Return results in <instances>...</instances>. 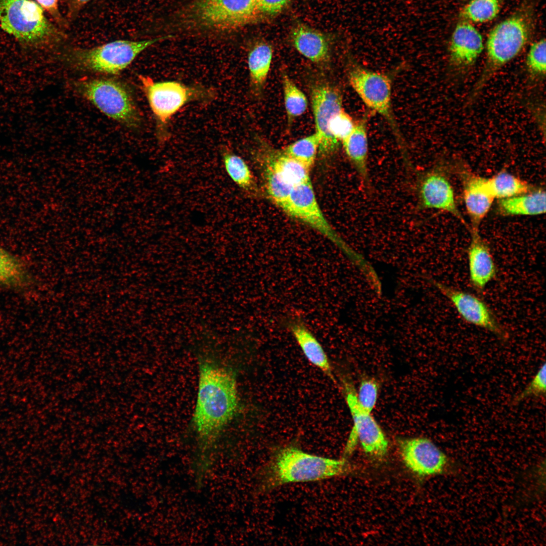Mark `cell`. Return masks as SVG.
<instances>
[{"mask_svg":"<svg viewBox=\"0 0 546 546\" xmlns=\"http://www.w3.org/2000/svg\"><path fill=\"white\" fill-rule=\"evenodd\" d=\"M311 103L315 131L320 138L318 151L325 155L334 153L340 143L329 133L328 124L332 118L343 108L340 90L327 82L314 84L310 91Z\"/></svg>","mask_w":546,"mask_h":546,"instance_id":"13","label":"cell"},{"mask_svg":"<svg viewBox=\"0 0 546 546\" xmlns=\"http://www.w3.org/2000/svg\"><path fill=\"white\" fill-rule=\"evenodd\" d=\"M342 389L353 422L343 457L347 458L351 455L359 442L365 453L370 457L379 461L383 460L388 453L389 442L382 429L371 413L360 405L356 391L350 381L343 380Z\"/></svg>","mask_w":546,"mask_h":546,"instance_id":"10","label":"cell"},{"mask_svg":"<svg viewBox=\"0 0 546 546\" xmlns=\"http://www.w3.org/2000/svg\"><path fill=\"white\" fill-rule=\"evenodd\" d=\"M355 122L342 108L332 118L328 124L330 135L340 143L352 131Z\"/></svg>","mask_w":546,"mask_h":546,"instance_id":"33","label":"cell"},{"mask_svg":"<svg viewBox=\"0 0 546 546\" xmlns=\"http://www.w3.org/2000/svg\"><path fill=\"white\" fill-rule=\"evenodd\" d=\"M291 40L296 50L311 62L323 64L329 60L330 42L321 32L306 25H298L292 30Z\"/></svg>","mask_w":546,"mask_h":546,"instance_id":"21","label":"cell"},{"mask_svg":"<svg viewBox=\"0 0 546 546\" xmlns=\"http://www.w3.org/2000/svg\"><path fill=\"white\" fill-rule=\"evenodd\" d=\"M352 469L347 458L321 457L288 444L276 449L260 470L259 489L268 491L289 483L321 481L348 474Z\"/></svg>","mask_w":546,"mask_h":546,"instance_id":"2","label":"cell"},{"mask_svg":"<svg viewBox=\"0 0 546 546\" xmlns=\"http://www.w3.org/2000/svg\"><path fill=\"white\" fill-rule=\"evenodd\" d=\"M40 7L48 11L54 18L60 21L61 16L58 9V0H36Z\"/></svg>","mask_w":546,"mask_h":546,"instance_id":"37","label":"cell"},{"mask_svg":"<svg viewBox=\"0 0 546 546\" xmlns=\"http://www.w3.org/2000/svg\"><path fill=\"white\" fill-rule=\"evenodd\" d=\"M470 232L471 241L467 250L469 282L474 290L482 293L495 279L497 267L490 247L478 229L471 227Z\"/></svg>","mask_w":546,"mask_h":546,"instance_id":"17","label":"cell"},{"mask_svg":"<svg viewBox=\"0 0 546 546\" xmlns=\"http://www.w3.org/2000/svg\"><path fill=\"white\" fill-rule=\"evenodd\" d=\"M467 323L488 331L503 340L509 335L488 304L475 294L431 280Z\"/></svg>","mask_w":546,"mask_h":546,"instance_id":"12","label":"cell"},{"mask_svg":"<svg viewBox=\"0 0 546 546\" xmlns=\"http://www.w3.org/2000/svg\"><path fill=\"white\" fill-rule=\"evenodd\" d=\"M0 26L27 43L43 42L57 34L44 15L43 9L32 0H0Z\"/></svg>","mask_w":546,"mask_h":546,"instance_id":"9","label":"cell"},{"mask_svg":"<svg viewBox=\"0 0 546 546\" xmlns=\"http://www.w3.org/2000/svg\"><path fill=\"white\" fill-rule=\"evenodd\" d=\"M280 208L328 238L366 275L372 271L369 263L346 243L328 222L318 204L311 181L295 187Z\"/></svg>","mask_w":546,"mask_h":546,"instance_id":"6","label":"cell"},{"mask_svg":"<svg viewBox=\"0 0 546 546\" xmlns=\"http://www.w3.org/2000/svg\"><path fill=\"white\" fill-rule=\"evenodd\" d=\"M69 12L71 14L76 13L90 0H66Z\"/></svg>","mask_w":546,"mask_h":546,"instance_id":"38","label":"cell"},{"mask_svg":"<svg viewBox=\"0 0 546 546\" xmlns=\"http://www.w3.org/2000/svg\"><path fill=\"white\" fill-rule=\"evenodd\" d=\"M486 183L494 198L498 200L517 196L534 189L526 181L506 171L486 178Z\"/></svg>","mask_w":546,"mask_h":546,"instance_id":"26","label":"cell"},{"mask_svg":"<svg viewBox=\"0 0 546 546\" xmlns=\"http://www.w3.org/2000/svg\"><path fill=\"white\" fill-rule=\"evenodd\" d=\"M545 374V363L544 362L526 388L514 397L513 403L517 404L532 396L544 395L546 389Z\"/></svg>","mask_w":546,"mask_h":546,"instance_id":"35","label":"cell"},{"mask_svg":"<svg viewBox=\"0 0 546 546\" xmlns=\"http://www.w3.org/2000/svg\"><path fill=\"white\" fill-rule=\"evenodd\" d=\"M29 282V277L24 264L0 246V285L21 288Z\"/></svg>","mask_w":546,"mask_h":546,"instance_id":"25","label":"cell"},{"mask_svg":"<svg viewBox=\"0 0 546 546\" xmlns=\"http://www.w3.org/2000/svg\"><path fill=\"white\" fill-rule=\"evenodd\" d=\"M290 0H258L260 13L275 14L282 11Z\"/></svg>","mask_w":546,"mask_h":546,"instance_id":"36","label":"cell"},{"mask_svg":"<svg viewBox=\"0 0 546 546\" xmlns=\"http://www.w3.org/2000/svg\"><path fill=\"white\" fill-rule=\"evenodd\" d=\"M367 119V116H365L359 121H356L351 132L341 144L360 181L365 187L369 188L370 186V178L368 167Z\"/></svg>","mask_w":546,"mask_h":546,"instance_id":"19","label":"cell"},{"mask_svg":"<svg viewBox=\"0 0 546 546\" xmlns=\"http://www.w3.org/2000/svg\"><path fill=\"white\" fill-rule=\"evenodd\" d=\"M264 174L267 194L273 202L281 207L294 188L284 183L266 166Z\"/></svg>","mask_w":546,"mask_h":546,"instance_id":"32","label":"cell"},{"mask_svg":"<svg viewBox=\"0 0 546 546\" xmlns=\"http://www.w3.org/2000/svg\"><path fill=\"white\" fill-rule=\"evenodd\" d=\"M483 48L480 32L470 22L462 20L456 25L450 37V67L456 73L465 74L475 65Z\"/></svg>","mask_w":546,"mask_h":546,"instance_id":"16","label":"cell"},{"mask_svg":"<svg viewBox=\"0 0 546 546\" xmlns=\"http://www.w3.org/2000/svg\"><path fill=\"white\" fill-rule=\"evenodd\" d=\"M287 324L307 359L334 381L332 368L324 349L303 321L295 317L289 320Z\"/></svg>","mask_w":546,"mask_h":546,"instance_id":"20","label":"cell"},{"mask_svg":"<svg viewBox=\"0 0 546 546\" xmlns=\"http://www.w3.org/2000/svg\"><path fill=\"white\" fill-rule=\"evenodd\" d=\"M221 155L225 170L231 179L243 190L252 191L254 179L245 160L225 146L221 148Z\"/></svg>","mask_w":546,"mask_h":546,"instance_id":"27","label":"cell"},{"mask_svg":"<svg viewBox=\"0 0 546 546\" xmlns=\"http://www.w3.org/2000/svg\"><path fill=\"white\" fill-rule=\"evenodd\" d=\"M462 178L464 203L472 228L478 229L495 199L489 190L486 178L468 170L462 173Z\"/></svg>","mask_w":546,"mask_h":546,"instance_id":"18","label":"cell"},{"mask_svg":"<svg viewBox=\"0 0 546 546\" xmlns=\"http://www.w3.org/2000/svg\"><path fill=\"white\" fill-rule=\"evenodd\" d=\"M282 81L285 110L288 121L291 123L305 112L308 101L305 94L285 72L282 73Z\"/></svg>","mask_w":546,"mask_h":546,"instance_id":"29","label":"cell"},{"mask_svg":"<svg viewBox=\"0 0 546 546\" xmlns=\"http://www.w3.org/2000/svg\"><path fill=\"white\" fill-rule=\"evenodd\" d=\"M139 78L154 115L157 138L162 144L169 139L171 119L180 109L191 103L210 102L216 96L214 89L202 85L156 81L143 75Z\"/></svg>","mask_w":546,"mask_h":546,"instance_id":"4","label":"cell"},{"mask_svg":"<svg viewBox=\"0 0 546 546\" xmlns=\"http://www.w3.org/2000/svg\"><path fill=\"white\" fill-rule=\"evenodd\" d=\"M260 14L258 0H194L183 20L194 28L226 32L254 22Z\"/></svg>","mask_w":546,"mask_h":546,"instance_id":"5","label":"cell"},{"mask_svg":"<svg viewBox=\"0 0 546 546\" xmlns=\"http://www.w3.org/2000/svg\"><path fill=\"white\" fill-rule=\"evenodd\" d=\"M416 187L420 209L446 212L467 224L457 205L449 179L441 166L435 167L421 174Z\"/></svg>","mask_w":546,"mask_h":546,"instance_id":"14","label":"cell"},{"mask_svg":"<svg viewBox=\"0 0 546 546\" xmlns=\"http://www.w3.org/2000/svg\"><path fill=\"white\" fill-rule=\"evenodd\" d=\"M79 92L101 112L129 127H136L141 117L126 86L116 80L90 78L77 84Z\"/></svg>","mask_w":546,"mask_h":546,"instance_id":"8","label":"cell"},{"mask_svg":"<svg viewBox=\"0 0 546 546\" xmlns=\"http://www.w3.org/2000/svg\"><path fill=\"white\" fill-rule=\"evenodd\" d=\"M168 37L140 41L117 40L93 48L75 50L71 52L69 59L81 69L115 74L126 68L144 50Z\"/></svg>","mask_w":546,"mask_h":546,"instance_id":"7","label":"cell"},{"mask_svg":"<svg viewBox=\"0 0 546 546\" xmlns=\"http://www.w3.org/2000/svg\"><path fill=\"white\" fill-rule=\"evenodd\" d=\"M535 10L534 0H524L512 15L490 30L485 64L467 97L466 105L473 103L496 72L524 48L533 32Z\"/></svg>","mask_w":546,"mask_h":546,"instance_id":"3","label":"cell"},{"mask_svg":"<svg viewBox=\"0 0 546 546\" xmlns=\"http://www.w3.org/2000/svg\"><path fill=\"white\" fill-rule=\"evenodd\" d=\"M347 77L349 84L361 101L369 109L388 122L401 145L403 141L392 109L391 76L352 63L349 68Z\"/></svg>","mask_w":546,"mask_h":546,"instance_id":"11","label":"cell"},{"mask_svg":"<svg viewBox=\"0 0 546 546\" xmlns=\"http://www.w3.org/2000/svg\"><path fill=\"white\" fill-rule=\"evenodd\" d=\"M497 210L507 216L537 215L545 212V192L542 188L510 198L499 199Z\"/></svg>","mask_w":546,"mask_h":546,"instance_id":"22","label":"cell"},{"mask_svg":"<svg viewBox=\"0 0 546 546\" xmlns=\"http://www.w3.org/2000/svg\"><path fill=\"white\" fill-rule=\"evenodd\" d=\"M502 2V0H471L461 8L460 17L470 23L489 22L499 13Z\"/></svg>","mask_w":546,"mask_h":546,"instance_id":"28","label":"cell"},{"mask_svg":"<svg viewBox=\"0 0 546 546\" xmlns=\"http://www.w3.org/2000/svg\"><path fill=\"white\" fill-rule=\"evenodd\" d=\"M238 407L233 373L213 362L202 361L194 423L203 448L209 447L215 441Z\"/></svg>","mask_w":546,"mask_h":546,"instance_id":"1","label":"cell"},{"mask_svg":"<svg viewBox=\"0 0 546 546\" xmlns=\"http://www.w3.org/2000/svg\"><path fill=\"white\" fill-rule=\"evenodd\" d=\"M545 40L541 38L532 43L526 58V67L533 79L544 77L546 72Z\"/></svg>","mask_w":546,"mask_h":546,"instance_id":"31","label":"cell"},{"mask_svg":"<svg viewBox=\"0 0 546 546\" xmlns=\"http://www.w3.org/2000/svg\"><path fill=\"white\" fill-rule=\"evenodd\" d=\"M379 386L373 378H365L360 381L357 398L361 406L366 411L372 413L378 397Z\"/></svg>","mask_w":546,"mask_h":546,"instance_id":"34","label":"cell"},{"mask_svg":"<svg viewBox=\"0 0 546 546\" xmlns=\"http://www.w3.org/2000/svg\"><path fill=\"white\" fill-rule=\"evenodd\" d=\"M273 154L266 166L284 183L294 188L310 181V168L306 165L283 151Z\"/></svg>","mask_w":546,"mask_h":546,"instance_id":"24","label":"cell"},{"mask_svg":"<svg viewBox=\"0 0 546 546\" xmlns=\"http://www.w3.org/2000/svg\"><path fill=\"white\" fill-rule=\"evenodd\" d=\"M319 146L320 138L314 132L288 145L283 152L311 168L314 163Z\"/></svg>","mask_w":546,"mask_h":546,"instance_id":"30","label":"cell"},{"mask_svg":"<svg viewBox=\"0 0 546 546\" xmlns=\"http://www.w3.org/2000/svg\"><path fill=\"white\" fill-rule=\"evenodd\" d=\"M272 58V49L270 45L259 42L249 51L247 63L251 87L254 93L259 95L265 86L270 70Z\"/></svg>","mask_w":546,"mask_h":546,"instance_id":"23","label":"cell"},{"mask_svg":"<svg viewBox=\"0 0 546 546\" xmlns=\"http://www.w3.org/2000/svg\"><path fill=\"white\" fill-rule=\"evenodd\" d=\"M398 446L405 466L420 477L441 474L447 465L446 455L429 439L413 437L398 440Z\"/></svg>","mask_w":546,"mask_h":546,"instance_id":"15","label":"cell"}]
</instances>
